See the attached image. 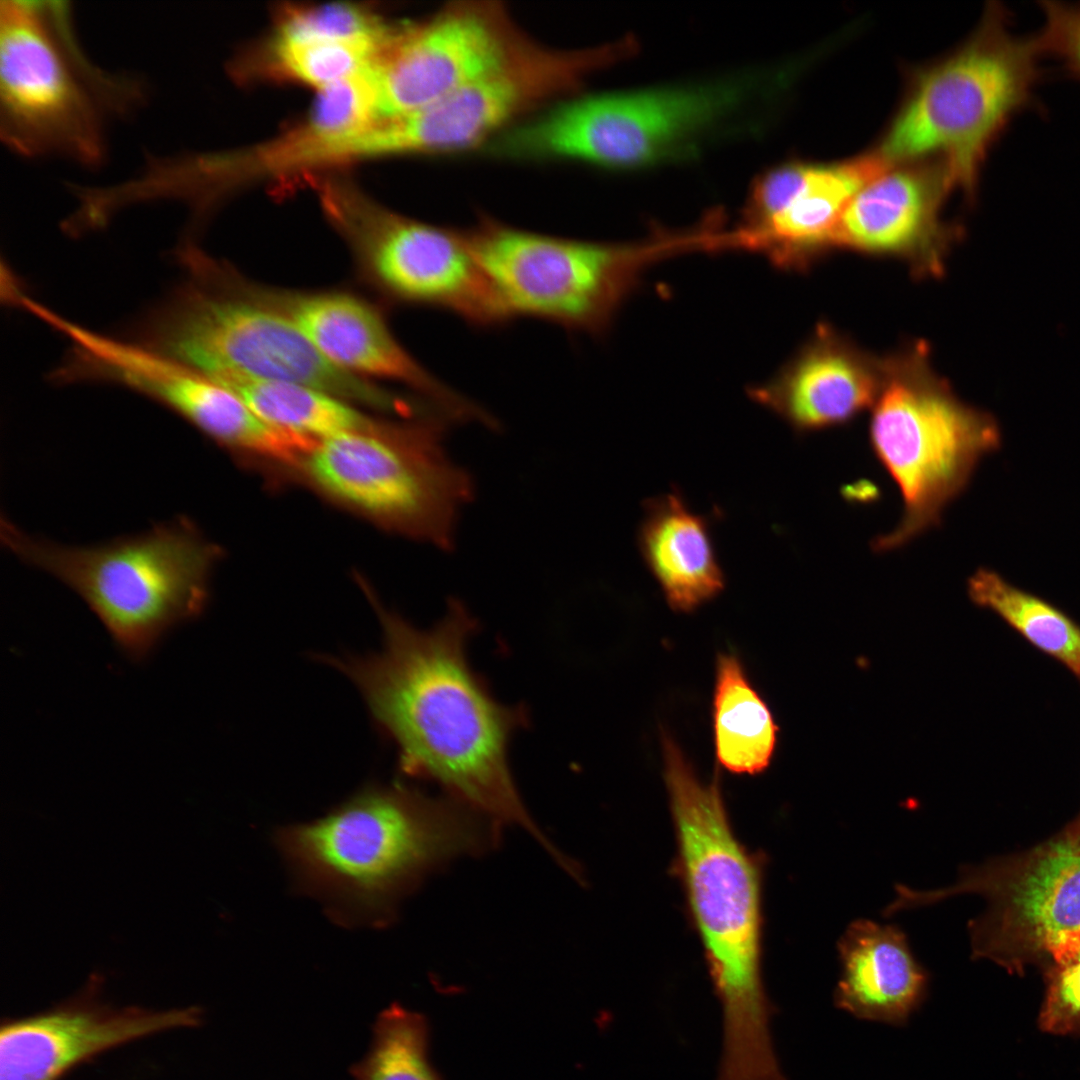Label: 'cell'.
Instances as JSON below:
<instances>
[{
  "label": "cell",
  "mask_w": 1080,
  "mask_h": 1080,
  "mask_svg": "<svg viewBox=\"0 0 1080 1080\" xmlns=\"http://www.w3.org/2000/svg\"><path fill=\"white\" fill-rule=\"evenodd\" d=\"M382 649L327 658L360 690L377 726L392 741L406 775L430 780L449 797L497 824H516L548 852L555 846L527 812L513 780L508 747L524 712L498 702L468 660L477 624L457 600L429 629H419L371 597Z\"/></svg>",
  "instance_id": "obj_1"
},
{
  "label": "cell",
  "mask_w": 1080,
  "mask_h": 1080,
  "mask_svg": "<svg viewBox=\"0 0 1080 1080\" xmlns=\"http://www.w3.org/2000/svg\"><path fill=\"white\" fill-rule=\"evenodd\" d=\"M662 738L676 868L722 1011L719 1069L760 1079L780 1063L762 975V857L737 839L718 776L702 782L673 739Z\"/></svg>",
  "instance_id": "obj_2"
},
{
  "label": "cell",
  "mask_w": 1080,
  "mask_h": 1080,
  "mask_svg": "<svg viewBox=\"0 0 1080 1080\" xmlns=\"http://www.w3.org/2000/svg\"><path fill=\"white\" fill-rule=\"evenodd\" d=\"M498 834L497 823L449 796L373 784L316 821L281 828L275 842L297 888L337 922L383 926L428 873L487 851Z\"/></svg>",
  "instance_id": "obj_3"
},
{
  "label": "cell",
  "mask_w": 1080,
  "mask_h": 1080,
  "mask_svg": "<svg viewBox=\"0 0 1080 1080\" xmlns=\"http://www.w3.org/2000/svg\"><path fill=\"white\" fill-rule=\"evenodd\" d=\"M175 258L182 281L138 323L133 341L216 382H287L382 412H405L407 399L334 365L286 316L235 290L223 262L194 241H183Z\"/></svg>",
  "instance_id": "obj_4"
},
{
  "label": "cell",
  "mask_w": 1080,
  "mask_h": 1080,
  "mask_svg": "<svg viewBox=\"0 0 1080 1080\" xmlns=\"http://www.w3.org/2000/svg\"><path fill=\"white\" fill-rule=\"evenodd\" d=\"M71 16L64 1H1L0 132L16 154L94 167L106 153V118L143 104L144 87L94 64Z\"/></svg>",
  "instance_id": "obj_5"
},
{
  "label": "cell",
  "mask_w": 1080,
  "mask_h": 1080,
  "mask_svg": "<svg viewBox=\"0 0 1080 1080\" xmlns=\"http://www.w3.org/2000/svg\"><path fill=\"white\" fill-rule=\"evenodd\" d=\"M0 535L12 554L76 592L135 660L168 629L201 614L220 554L184 516L91 546L35 537L5 518Z\"/></svg>",
  "instance_id": "obj_6"
},
{
  "label": "cell",
  "mask_w": 1080,
  "mask_h": 1080,
  "mask_svg": "<svg viewBox=\"0 0 1080 1080\" xmlns=\"http://www.w3.org/2000/svg\"><path fill=\"white\" fill-rule=\"evenodd\" d=\"M1041 56L1035 35L1015 33L1008 9L991 2L969 39L919 75L879 153L890 163L941 154L953 186L973 196L992 144L1038 105Z\"/></svg>",
  "instance_id": "obj_7"
},
{
  "label": "cell",
  "mask_w": 1080,
  "mask_h": 1080,
  "mask_svg": "<svg viewBox=\"0 0 1080 1080\" xmlns=\"http://www.w3.org/2000/svg\"><path fill=\"white\" fill-rule=\"evenodd\" d=\"M919 352L884 364L872 409L871 449L903 501L896 527L873 540L875 552L898 549L939 525L981 460L1002 442L997 420L961 401Z\"/></svg>",
  "instance_id": "obj_8"
},
{
  "label": "cell",
  "mask_w": 1080,
  "mask_h": 1080,
  "mask_svg": "<svg viewBox=\"0 0 1080 1080\" xmlns=\"http://www.w3.org/2000/svg\"><path fill=\"white\" fill-rule=\"evenodd\" d=\"M471 251L511 319L528 317L605 335L653 263L695 250L693 233L611 243L542 234L481 217Z\"/></svg>",
  "instance_id": "obj_9"
},
{
  "label": "cell",
  "mask_w": 1080,
  "mask_h": 1080,
  "mask_svg": "<svg viewBox=\"0 0 1080 1080\" xmlns=\"http://www.w3.org/2000/svg\"><path fill=\"white\" fill-rule=\"evenodd\" d=\"M448 424L431 415L380 433L333 435L317 440L300 464L328 495L449 549L473 487L444 448Z\"/></svg>",
  "instance_id": "obj_10"
},
{
  "label": "cell",
  "mask_w": 1080,
  "mask_h": 1080,
  "mask_svg": "<svg viewBox=\"0 0 1080 1080\" xmlns=\"http://www.w3.org/2000/svg\"><path fill=\"white\" fill-rule=\"evenodd\" d=\"M305 182L367 278L391 298L452 313L478 328L512 320L466 231L397 214L338 176L316 174Z\"/></svg>",
  "instance_id": "obj_11"
},
{
  "label": "cell",
  "mask_w": 1080,
  "mask_h": 1080,
  "mask_svg": "<svg viewBox=\"0 0 1080 1080\" xmlns=\"http://www.w3.org/2000/svg\"><path fill=\"white\" fill-rule=\"evenodd\" d=\"M888 915L977 894L987 908L968 924L972 957L1010 973L1048 964L1053 952L1080 933V824L1075 820L1025 852L961 868L957 881L936 890L896 885Z\"/></svg>",
  "instance_id": "obj_12"
},
{
  "label": "cell",
  "mask_w": 1080,
  "mask_h": 1080,
  "mask_svg": "<svg viewBox=\"0 0 1080 1080\" xmlns=\"http://www.w3.org/2000/svg\"><path fill=\"white\" fill-rule=\"evenodd\" d=\"M736 85L585 96L510 127L492 152L511 159H571L626 168L682 148L740 99Z\"/></svg>",
  "instance_id": "obj_13"
},
{
  "label": "cell",
  "mask_w": 1080,
  "mask_h": 1080,
  "mask_svg": "<svg viewBox=\"0 0 1080 1080\" xmlns=\"http://www.w3.org/2000/svg\"><path fill=\"white\" fill-rule=\"evenodd\" d=\"M611 62L606 47L580 51L542 48L528 41L501 66L438 102L391 120L397 155L472 148L506 131L524 112L575 88Z\"/></svg>",
  "instance_id": "obj_14"
},
{
  "label": "cell",
  "mask_w": 1080,
  "mask_h": 1080,
  "mask_svg": "<svg viewBox=\"0 0 1080 1080\" xmlns=\"http://www.w3.org/2000/svg\"><path fill=\"white\" fill-rule=\"evenodd\" d=\"M529 40L496 2H457L403 24L372 70L378 118L426 108L494 70Z\"/></svg>",
  "instance_id": "obj_15"
},
{
  "label": "cell",
  "mask_w": 1080,
  "mask_h": 1080,
  "mask_svg": "<svg viewBox=\"0 0 1080 1080\" xmlns=\"http://www.w3.org/2000/svg\"><path fill=\"white\" fill-rule=\"evenodd\" d=\"M232 286L286 316L331 363L360 377L404 384L450 421L490 426L493 417L424 368L397 341L371 304L342 292H298L247 281L233 271Z\"/></svg>",
  "instance_id": "obj_16"
},
{
  "label": "cell",
  "mask_w": 1080,
  "mask_h": 1080,
  "mask_svg": "<svg viewBox=\"0 0 1080 1080\" xmlns=\"http://www.w3.org/2000/svg\"><path fill=\"white\" fill-rule=\"evenodd\" d=\"M892 166L880 153L834 164L790 163L752 186L743 224L729 231L731 247L765 256L777 267L800 269L824 247L850 202Z\"/></svg>",
  "instance_id": "obj_17"
},
{
  "label": "cell",
  "mask_w": 1080,
  "mask_h": 1080,
  "mask_svg": "<svg viewBox=\"0 0 1080 1080\" xmlns=\"http://www.w3.org/2000/svg\"><path fill=\"white\" fill-rule=\"evenodd\" d=\"M98 977L54 1008L5 1018L0 1026V1080H61L90 1059L139 1039L201 1023L198 1007L114 1008L96 996Z\"/></svg>",
  "instance_id": "obj_18"
},
{
  "label": "cell",
  "mask_w": 1080,
  "mask_h": 1080,
  "mask_svg": "<svg viewBox=\"0 0 1080 1080\" xmlns=\"http://www.w3.org/2000/svg\"><path fill=\"white\" fill-rule=\"evenodd\" d=\"M951 187L944 164L936 168L891 166L850 202L832 246L900 256L921 271L937 272L947 235L940 209Z\"/></svg>",
  "instance_id": "obj_19"
},
{
  "label": "cell",
  "mask_w": 1080,
  "mask_h": 1080,
  "mask_svg": "<svg viewBox=\"0 0 1080 1080\" xmlns=\"http://www.w3.org/2000/svg\"><path fill=\"white\" fill-rule=\"evenodd\" d=\"M769 381L748 389L750 398L798 433L852 421L874 405L884 365L824 331Z\"/></svg>",
  "instance_id": "obj_20"
},
{
  "label": "cell",
  "mask_w": 1080,
  "mask_h": 1080,
  "mask_svg": "<svg viewBox=\"0 0 1080 1080\" xmlns=\"http://www.w3.org/2000/svg\"><path fill=\"white\" fill-rule=\"evenodd\" d=\"M841 974L833 994L852 1016L903 1026L928 997L930 974L897 925L850 923L838 944Z\"/></svg>",
  "instance_id": "obj_21"
},
{
  "label": "cell",
  "mask_w": 1080,
  "mask_h": 1080,
  "mask_svg": "<svg viewBox=\"0 0 1080 1080\" xmlns=\"http://www.w3.org/2000/svg\"><path fill=\"white\" fill-rule=\"evenodd\" d=\"M637 545L673 610L691 612L725 587L710 521L693 511L678 489L643 503Z\"/></svg>",
  "instance_id": "obj_22"
},
{
  "label": "cell",
  "mask_w": 1080,
  "mask_h": 1080,
  "mask_svg": "<svg viewBox=\"0 0 1080 1080\" xmlns=\"http://www.w3.org/2000/svg\"><path fill=\"white\" fill-rule=\"evenodd\" d=\"M713 730L715 754L722 768L734 774L757 775L769 767L778 727L739 659L731 654L717 658Z\"/></svg>",
  "instance_id": "obj_23"
},
{
  "label": "cell",
  "mask_w": 1080,
  "mask_h": 1080,
  "mask_svg": "<svg viewBox=\"0 0 1080 1080\" xmlns=\"http://www.w3.org/2000/svg\"><path fill=\"white\" fill-rule=\"evenodd\" d=\"M218 383L270 425L316 440L349 432L380 433L390 426L368 417L349 401L311 387L253 379Z\"/></svg>",
  "instance_id": "obj_24"
},
{
  "label": "cell",
  "mask_w": 1080,
  "mask_h": 1080,
  "mask_svg": "<svg viewBox=\"0 0 1080 1080\" xmlns=\"http://www.w3.org/2000/svg\"><path fill=\"white\" fill-rule=\"evenodd\" d=\"M387 47L367 42H282L268 37L231 65L240 79L290 81L318 90L374 66Z\"/></svg>",
  "instance_id": "obj_25"
},
{
  "label": "cell",
  "mask_w": 1080,
  "mask_h": 1080,
  "mask_svg": "<svg viewBox=\"0 0 1080 1080\" xmlns=\"http://www.w3.org/2000/svg\"><path fill=\"white\" fill-rule=\"evenodd\" d=\"M968 594L1080 680V625L1065 612L988 568L977 569L968 579Z\"/></svg>",
  "instance_id": "obj_26"
},
{
  "label": "cell",
  "mask_w": 1080,
  "mask_h": 1080,
  "mask_svg": "<svg viewBox=\"0 0 1080 1080\" xmlns=\"http://www.w3.org/2000/svg\"><path fill=\"white\" fill-rule=\"evenodd\" d=\"M428 1044L426 1018L392 1003L378 1014L370 1049L349 1073L354 1080H440Z\"/></svg>",
  "instance_id": "obj_27"
},
{
  "label": "cell",
  "mask_w": 1080,
  "mask_h": 1080,
  "mask_svg": "<svg viewBox=\"0 0 1080 1080\" xmlns=\"http://www.w3.org/2000/svg\"><path fill=\"white\" fill-rule=\"evenodd\" d=\"M402 25L360 3L285 4L275 10L272 39L289 43L367 42L387 47Z\"/></svg>",
  "instance_id": "obj_28"
},
{
  "label": "cell",
  "mask_w": 1080,
  "mask_h": 1080,
  "mask_svg": "<svg viewBox=\"0 0 1080 1080\" xmlns=\"http://www.w3.org/2000/svg\"><path fill=\"white\" fill-rule=\"evenodd\" d=\"M1046 990L1038 1016L1042 1031L1080 1034V947L1056 952L1046 968Z\"/></svg>",
  "instance_id": "obj_29"
},
{
  "label": "cell",
  "mask_w": 1080,
  "mask_h": 1080,
  "mask_svg": "<svg viewBox=\"0 0 1080 1080\" xmlns=\"http://www.w3.org/2000/svg\"><path fill=\"white\" fill-rule=\"evenodd\" d=\"M1043 25L1035 34L1041 54L1054 57L1064 72L1080 80V2L1041 0Z\"/></svg>",
  "instance_id": "obj_30"
},
{
  "label": "cell",
  "mask_w": 1080,
  "mask_h": 1080,
  "mask_svg": "<svg viewBox=\"0 0 1080 1080\" xmlns=\"http://www.w3.org/2000/svg\"><path fill=\"white\" fill-rule=\"evenodd\" d=\"M1076 821L1080 824V816L1076 819Z\"/></svg>",
  "instance_id": "obj_31"
}]
</instances>
